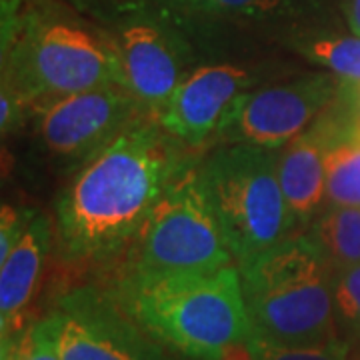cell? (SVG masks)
I'll return each instance as SVG.
<instances>
[{"label": "cell", "mask_w": 360, "mask_h": 360, "mask_svg": "<svg viewBox=\"0 0 360 360\" xmlns=\"http://www.w3.org/2000/svg\"><path fill=\"white\" fill-rule=\"evenodd\" d=\"M335 94L336 84L328 75L246 90L232 104L217 134L226 144L283 148L309 130L310 122L328 108Z\"/></svg>", "instance_id": "7"}, {"label": "cell", "mask_w": 360, "mask_h": 360, "mask_svg": "<svg viewBox=\"0 0 360 360\" xmlns=\"http://www.w3.org/2000/svg\"><path fill=\"white\" fill-rule=\"evenodd\" d=\"M141 103L122 84H104L44 101L39 112V136L56 156H84L129 129Z\"/></svg>", "instance_id": "8"}, {"label": "cell", "mask_w": 360, "mask_h": 360, "mask_svg": "<svg viewBox=\"0 0 360 360\" xmlns=\"http://www.w3.org/2000/svg\"><path fill=\"white\" fill-rule=\"evenodd\" d=\"M22 104L25 101L11 86L4 84V89H2V132L14 129V124L20 118Z\"/></svg>", "instance_id": "22"}, {"label": "cell", "mask_w": 360, "mask_h": 360, "mask_svg": "<svg viewBox=\"0 0 360 360\" xmlns=\"http://www.w3.org/2000/svg\"><path fill=\"white\" fill-rule=\"evenodd\" d=\"M252 333L278 347H319L336 335L335 270L316 240L286 236L238 264Z\"/></svg>", "instance_id": "3"}, {"label": "cell", "mask_w": 360, "mask_h": 360, "mask_svg": "<svg viewBox=\"0 0 360 360\" xmlns=\"http://www.w3.org/2000/svg\"><path fill=\"white\" fill-rule=\"evenodd\" d=\"M236 266L288 236L296 222L270 148L226 144L200 167Z\"/></svg>", "instance_id": "4"}, {"label": "cell", "mask_w": 360, "mask_h": 360, "mask_svg": "<svg viewBox=\"0 0 360 360\" xmlns=\"http://www.w3.org/2000/svg\"><path fill=\"white\" fill-rule=\"evenodd\" d=\"M326 198L330 205L360 208V142L352 132L328 142Z\"/></svg>", "instance_id": "15"}, {"label": "cell", "mask_w": 360, "mask_h": 360, "mask_svg": "<svg viewBox=\"0 0 360 360\" xmlns=\"http://www.w3.org/2000/svg\"><path fill=\"white\" fill-rule=\"evenodd\" d=\"M2 360H63L56 347L52 316L4 336Z\"/></svg>", "instance_id": "18"}, {"label": "cell", "mask_w": 360, "mask_h": 360, "mask_svg": "<svg viewBox=\"0 0 360 360\" xmlns=\"http://www.w3.org/2000/svg\"><path fill=\"white\" fill-rule=\"evenodd\" d=\"M206 8L217 13L240 14V16H264V14L278 13L288 6L292 0H196Z\"/></svg>", "instance_id": "21"}, {"label": "cell", "mask_w": 360, "mask_h": 360, "mask_svg": "<svg viewBox=\"0 0 360 360\" xmlns=\"http://www.w3.org/2000/svg\"><path fill=\"white\" fill-rule=\"evenodd\" d=\"M335 295V319L347 333L360 336V264L335 270L333 281Z\"/></svg>", "instance_id": "19"}, {"label": "cell", "mask_w": 360, "mask_h": 360, "mask_svg": "<svg viewBox=\"0 0 360 360\" xmlns=\"http://www.w3.org/2000/svg\"><path fill=\"white\" fill-rule=\"evenodd\" d=\"M347 20L352 34L360 37V0H348Z\"/></svg>", "instance_id": "23"}, {"label": "cell", "mask_w": 360, "mask_h": 360, "mask_svg": "<svg viewBox=\"0 0 360 360\" xmlns=\"http://www.w3.org/2000/svg\"><path fill=\"white\" fill-rule=\"evenodd\" d=\"M250 86V75L232 65L200 66L180 80L156 115L168 136L198 146L217 134L232 104Z\"/></svg>", "instance_id": "10"}, {"label": "cell", "mask_w": 360, "mask_h": 360, "mask_svg": "<svg viewBox=\"0 0 360 360\" xmlns=\"http://www.w3.org/2000/svg\"><path fill=\"white\" fill-rule=\"evenodd\" d=\"M122 307L148 335L196 360H224L252 335L238 266L132 272Z\"/></svg>", "instance_id": "2"}, {"label": "cell", "mask_w": 360, "mask_h": 360, "mask_svg": "<svg viewBox=\"0 0 360 360\" xmlns=\"http://www.w3.org/2000/svg\"><path fill=\"white\" fill-rule=\"evenodd\" d=\"M307 54L345 84H360V37H333L310 42Z\"/></svg>", "instance_id": "17"}, {"label": "cell", "mask_w": 360, "mask_h": 360, "mask_svg": "<svg viewBox=\"0 0 360 360\" xmlns=\"http://www.w3.org/2000/svg\"><path fill=\"white\" fill-rule=\"evenodd\" d=\"M52 321L63 360H168L130 314L96 296H72Z\"/></svg>", "instance_id": "9"}, {"label": "cell", "mask_w": 360, "mask_h": 360, "mask_svg": "<svg viewBox=\"0 0 360 360\" xmlns=\"http://www.w3.org/2000/svg\"><path fill=\"white\" fill-rule=\"evenodd\" d=\"M158 122L136 120L90 155L56 210L70 257L103 258L141 231L158 198L182 170Z\"/></svg>", "instance_id": "1"}, {"label": "cell", "mask_w": 360, "mask_h": 360, "mask_svg": "<svg viewBox=\"0 0 360 360\" xmlns=\"http://www.w3.org/2000/svg\"><path fill=\"white\" fill-rule=\"evenodd\" d=\"M234 262L200 167L182 168L139 231L134 270H217Z\"/></svg>", "instance_id": "5"}, {"label": "cell", "mask_w": 360, "mask_h": 360, "mask_svg": "<svg viewBox=\"0 0 360 360\" xmlns=\"http://www.w3.org/2000/svg\"><path fill=\"white\" fill-rule=\"evenodd\" d=\"M34 219L32 212L22 210V208H14L11 205L2 206V217H0V260L6 258L20 238L25 236L26 229L30 224V220Z\"/></svg>", "instance_id": "20"}, {"label": "cell", "mask_w": 360, "mask_h": 360, "mask_svg": "<svg viewBox=\"0 0 360 360\" xmlns=\"http://www.w3.org/2000/svg\"><path fill=\"white\" fill-rule=\"evenodd\" d=\"M104 84H122L115 46L77 25L49 22L28 34L6 86L37 103Z\"/></svg>", "instance_id": "6"}, {"label": "cell", "mask_w": 360, "mask_h": 360, "mask_svg": "<svg viewBox=\"0 0 360 360\" xmlns=\"http://www.w3.org/2000/svg\"><path fill=\"white\" fill-rule=\"evenodd\" d=\"M348 350L350 345L345 338L319 347H278L252 333L243 347L232 350L224 360H348Z\"/></svg>", "instance_id": "16"}, {"label": "cell", "mask_w": 360, "mask_h": 360, "mask_svg": "<svg viewBox=\"0 0 360 360\" xmlns=\"http://www.w3.org/2000/svg\"><path fill=\"white\" fill-rule=\"evenodd\" d=\"M120 63L122 84L156 115L182 80V68L170 40L153 25H130L112 44Z\"/></svg>", "instance_id": "11"}, {"label": "cell", "mask_w": 360, "mask_h": 360, "mask_svg": "<svg viewBox=\"0 0 360 360\" xmlns=\"http://www.w3.org/2000/svg\"><path fill=\"white\" fill-rule=\"evenodd\" d=\"M352 136L360 142V118L356 120V124H354V130H352Z\"/></svg>", "instance_id": "25"}, {"label": "cell", "mask_w": 360, "mask_h": 360, "mask_svg": "<svg viewBox=\"0 0 360 360\" xmlns=\"http://www.w3.org/2000/svg\"><path fill=\"white\" fill-rule=\"evenodd\" d=\"M342 86L347 89L350 104H352V108H354V116L360 118V84H345V82H342Z\"/></svg>", "instance_id": "24"}, {"label": "cell", "mask_w": 360, "mask_h": 360, "mask_svg": "<svg viewBox=\"0 0 360 360\" xmlns=\"http://www.w3.org/2000/svg\"><path fill=\"white\" fill-rule=\"evenodd\" d=\"M51 220L44 214H34L25 236L13 252L0 260V326L2 338L20 330V316L28 307L44 258L51 246Z\"/></svg>", "instance_id": "12"}, {"label": "cell", "mask_w": 360, "mask_h": 360, "mask_svg": "<svg viewBox=\"0 0 360 360\" xmlns=\"http://www.w3.org/2000/svg\"><path fill=\"white\" fill-rule=\"evenodd\" d=\"M328 136L307 130L278 155V180L295 222H310L326 198Z\"/></svg>", "instance_id": "13"}, {"label": "cell", "mask_w": 360, "mask_h": 360, "mask_svg": "<svg viewBox=\"0 0 360 360\" xmlns=\"http://www.w3.org/2000/svg\"><path fill=\"white\" fill-rule=\"evenodd\" d=\"M333 270L360 264V208L333 205L310 234Z\"/></svg>", "instance_id": "14"}]
</instances>
